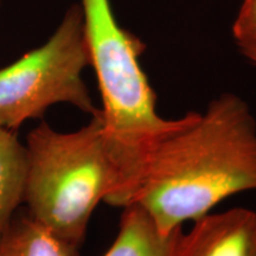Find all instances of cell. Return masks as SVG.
Here are the masks:
<instances>
[{
    "mask_svg": "<svg viewBox=\"0 0 256 256\" xmlns=\"http://www.w3.org/2000/svg\"><path fill=\"white\" fill-rule=\"evenodd\" d=\"M255 190L256 120L247 102L223 94L204 113L184 115L156 146L130 204L172 232L228 197Z\"/></svg>",
    "mask_w": 256,
    "mask_h": 256,
    "instance_id": "1",
    "label": "cell"
},
{
    "mask_svg": "<svg viewBox=\"0 0 256 256\" xmlns=\"http://www.w3.org/2000/svg\"><path fill=\"white\" fill-rule=\"evenodd\" d=\"M81 8L101 94L104 133L116 168V191L110 206L124 208L146 160L182 118L168 120L158 114L156 92L139 62L145 43L118 24L110 0H81Z\"/></svg>",
    "mask_w": 256,
    "mask_h": 256,
    "instance_id": "2",
    "label": "cell"
},
{
    "mask_svg": "<svg viewBox=\"0 0 256 256\" xmlns=\"http://www.w3.org/2000/svg\"><path fill=\"white\" fill-rule=\"evenodd\" d=\"M25 146L28 215L80 247L96 206L110 204L118 185L100 110L74 132L42 122L28 134Z\"/></svg>",
    "mask_w": 256,
    "mask_h": 256,
    "instance_id": "3",
    "label": "cell"
},
{
    "mask_svg": "<svg viewBox=\"0 0 256 256\" xmlns=\"http://www.w3.org/2000/svg\"><path fill=\"white\" fill-rule=\"evenodd\" d=\"M87 66L90 57L83 12L74 4L46 43L0 69V126L17 130L57 104L94 115L98 108L82 78Z\"/></svg>",
    "mask_w": 256,
    "mask_h": 256,
    "instance_id": "4",
    "label": "cell"
},
{
    "mask_svg": "<svg viewBox=\"0 0 256 256\" xmlns=\"http://www.w3.org/2000/svg\"><path fill=\"white\" fill-rule=\"evenodd\" d=\"M176 256H256V212L234 208L194 220Z\"/></svg>",
    "mask_w": 256,
    "mask_h": 256,
    "instance_id": "5",
    "label": "cell"
},
{
    "mask_svg": "<svg viewBox=\"0 0 256 256\" xmlns=\"http://www.w3.org/2000/svg\"><path fill=\"white\" fill-rule=\"evenodd\" d=\"M183 230L164 232L138 204L124 208L116 238L104 256H176Z\"/></svg>",
    "mask_w": 256,
    "mask_h": 256,
    "instance_id": "6",
    "label": "cell"
},
{
    "mask_svg": "<svg viewBox=\"0 0 256 256\" xmlns=\"http://www.w3.org/2000/svg\"><path fill=\"white\" fill-rule=\"evenodd\" d=\"M28 177L26 146L16 130L0 126V235L24 203Z\"/></svg>",
    "mask_w": 256,
    "mask_h": 256,
    "instance_id": "7",
    "label": "cell"
},
{
    "mask_svg": "<svg viewBox=\"0 0 256 256\" xmlns=\"http://www.w3.org/2000/svg\"><path fill=\"white\" fill-rule=\"evenodd\" d=\"M78 248L28 215L14 216L0 235V256H80Z\"/></svg>",
    "mask_w": 256,
    "mask_h": 256,
    "instance_id": "8",
    "label": "cell"
},
{
    "mask_svg": "<svg viewBox=\"0 0 256 256\" xmlns=\"http://www.w3.org/2000/svg\"><path fill=\"white\" fill-rule=\"evenodd\" d=\"M232 36L240 51L256 66V0H243Z\"/></svg>",
    "mask_w": 256,
    "mask_h": 256,
    "instance_id": "9",
    "label": "cell"
},
{
    "mask_svg": "<svg viewBox=\"0 0 256 256\" xmlns=\"http://www.w3.org/2000/svg\"><path fill=\"white\" fill-rule=\"evenodd\" d=\"M0 5H2V0H0Z\"/></svg>",
    "mask_w": 256,
    "mask_h": 256,
    "instance_id": "10",
    "label": "cell"
}]
</instances>
